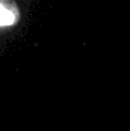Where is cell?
Instances as JSON below:
<instances>
[{"instance_id": "cell-1", "label": "cell", "mask_w": 130, "mask_h": 131, "mask_svg": "<svg viewBox=\"0 0 130 131\" xmlns=\"http://www.w3.org/2000/svg\"><path fill=\"white\" fill-rule=\"evenodd\" d=\"M17 18V10L10 5L0 4V27H7L15 23Z\"/></svg>"}]
</instances>
